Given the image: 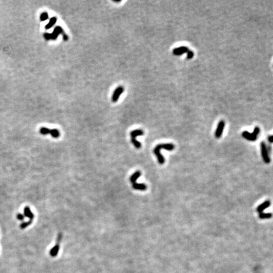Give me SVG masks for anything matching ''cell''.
Instances as JSON below:
<instances>
[{
	"mask_svg": "<svg viewBox=\"0 0 273 273\" xmlns=\"http://www.w3.org/2000/svg\"><path fill=\"white\" fill-rule=\"evenodd\" d=\"M144 134V131L142 130H134L131 131L130 132V136H131V142L134 144L135 147L136 149H140L142 146V144L141 143L139 142V141L136 140V136L139 135H143Z\"/></svg>",
	"mask_w": 273,
	"mask_h": 273,
	"instance_id": "6da1fadb",
	"label": "cell"
},
{
	"mask_svg": "<svg viewBox=\"0 0 273 273\" xmlns=\"http://www.w3.org/2000/svg\"><path fill=\"white\" fill-rule=\"evenodd\" d=\"M260 133V128L258 126H256L253 130V133L250 134L247 131H244L242 133V135L245 139L249 141H255L257 139V136Z\"/></svg>",
	"mask_w": 273,
	"mask_h": 273,
	"instance_id": "7a4b0ae2",
	"label": "cell"
},
{
	"mask_svg": "<svg viewBox=\"0 0 273 273\" xmlns=\"http://www.w3.org/2000/svg\"><path fill=\"white\" fill-rule=\"evenodd\" d=\"M40 134L42 135H46L48 134H51V136L53 138H58L59 135H60V133L58 130L57 129H52L50 130L49 128H46V127H42L40 128L39 130Z\"/></svg>",
	"mask_w": 273,
	"mask_h": 273,
	"instance_id": "3957f363",
	"label": "cell"
},
{
	"mask_svg": "<svg viewBox=\"0 0 273 273\" xmlns=\"http://www.w3.org/2000/svg\"><path fill=\"white\" fill-rule=\"evenodd\" d=\"M261 154L263 160L266 164H269L271 162L270 157L269 156V152H268L267 146L264 142H262L261 144Z\"/></svg>",
	"mask_w": 273,
	"mask_h": 273,
	"instance_id": "277c9868",
	"label": "cell"
},
{
	"mask_svg": "<svg viewBox=\"0 0 273 273\" xmlns=\"http://www.w3.org/2000/svg\"><path fill=\"white\" fill-rule=\"evenodd\" d=\"M224 126H225V122L223 120H221L218 123L216 132H215V136H216V139H219L222 135Z\"/></svg>",
	"mask_w": 273,
	"mask_h": 273,
	"instance_id": "5b68a950",
	"label": "cell"
},
{
	"mask_svg": "<svg viewBox=\"0 0 273 273\" xmlns=\"http://www.w3.org/2000/svg\"><path fill=\"white\" fill-rule=\"evenodd\" d=\"M124 92V87L122 86H119L114 91L113 96H112V101L113 102H116L118 101L119 97L121 94Z\"/></svg>",
	"mask_w": 273,
	"mask_h": 273,
	"instance_id": "8992f818",
	"label": "cell"
},
{
	"mask_svg": "<svg viewBox=\"0 0 273 273\" xmlns=\"http://www.w3.org/2000/svg\"><path fill=\"white\" fill-rule=\"evenodd\" d=\"M65 34V32H64V30L62 27L60 26H57L54 28L52 34H50V39L56 40L59 34Z\"/></svg>",
	"mask_w": 273,
	"mask_h": 273,
	"instance_id": "52a82bcc",
	"label": "cell"
},
{
	"mask_svg": "<svg viewBox=\"0 0 273 273\" xmlns=\"http://www.w3.org/2000/svg\"><path fill=\"white\" fill-rule=\"evenodd\" d=\"M190 49H189V48L186 47V46H181V47L176 48L175 49H173V53L174 55L175 56H180L181 54H183L186 53L189 51Z\"/></svg>",
	"mask_w": 273,
	"mask_h": 273,
	"instance_id": "ba28073f",
	"label": "cell"
},
{
	"mask_svg": "<svg viewBox=\"0 0 273 273\" xmlns=\"http://www.w3.org/2000/svg\"><path fill=\"white\" fill-rule=\"evenodd\" d=\"M271 205V201L270 200H266L264 202H263L262 204H261V205H259L257 208V211L258 213H263V211H264L265 209H266L267 208H269Z\"/></svg>",
	"mask_w": 273,
	"mask_h": 273,
	"instance_id": "9c48e42d",
	"label": "cell"
},
{
	"mask_svg": "<svg viewBox=\"0 0 273 273\" xmlns=\"http://www.w3.org/2000/svg\"><path fill=\"white\" fill-rule=\"evenodd\" d=\"M132 187L133 189H135V190H142L144 191L147 190V186L145 185L144 183H137L135 182L134 183H132Z\"/></svg>",
	"mask_w": 273,
	"mask_h": 273,
	"instance_id": "30bf717a",
	"label": "cell"
},
{
	"mask_svg": "<svg viewBox=\"0 0 273 273\" xmlns=\"http://www.w3.org/2000/svg\"><path fill=\"white\" fill-rule=\"evenodd\" d=\"M24 216L27 217V218H29L30 219V220H32V221L34 218V215L32 213L31 210H30L29 207H28V206L25 207V208H24Z\"/></svg>",
	"mask_w": 273,
	"mask_h": 273,
	"instance_id": "8fae6325",
	"label": "cell"
},
{
	"mask_svg": "<svg viewBox=\"0 0 273 273\" xmlns=\"http://www.w3.org/2000/svg\"><path fill=\"white\" fill-rule=\"evenodd\" d=\"M59 244H60L59 243H57L53 247V248L50 250V252H49V254H50L51 256L53 257H56L58 255V253L59 250Z\"/></svg>",
	"mask_w": 273,
	"mask_h": 273,
	"instance_id": "7c38bea8",
	"label": "cell"
},
{
	"mask_svg": "<svg viewBox=\"0 0 273 273\" xmlns=\"http://www.w3.org/2000/svg\"><path fill=\"white\" fill-rule=\"evenodd\" d=\"M141 175V172L140 171H136L135 172L134 174L132 175L130 178V181L131 183H134L136 182V180Z\"/></svg>",
	"mask_w": 273,
	"mask_h": 273,
	"instance_id": "4fadbf2b",
	"label": "cell"
},
{
	"mask_svg": "<svg viewBox=\"0 0 273 273\" xmlns=\"http://www.w3.org/2000/svg\"><path fill=\"white\" fill-rule=\"evenodd\" d=\"M57 17H52V18H51L50 20H49V23H48L47 25H46V26H45V29H46V30L50 29L51 27L53 26L54 24L57 23Z\"/></svg>",
	"mask_w": 273,
	"mask_h": 273,
	"instance_id": "5bb4252c",
	"label": "cell"
},
{
	"mask_svg": "<svg viewBox=\"0 0 273 273\" xmlns=\"http://www.w3.org/2000/svg\"><path fill=\"white\" fill-rule=\"evenodd\" d=\"M259 216L260 219H270V218H272V214L271 213H259Z\"/></svg>",
	"mask_w": 273,
	"mask_h": 273,
	"instance_id": "9a60e30c",
	"label": "cell"
},
{
	"mask_svg": "<svg viewBox=\"0 0 273 273\" xmlns=\"http://www.w3.org/2000/svg\"><path fill=\"white\" fill-rule=\"evenodd\" d=\"M49 18V15H48V13L47 12H43V13L40 15V20L41 22H44V21H46L47 19Z\"/></svg>",
	"mask_w": 273,
	"mask_h": 273,
	"instance_id": "2e32d148",
	"label": "cell"
},
{
	"mask_svg": "<svg viewBox=\"0 0 273 273\" xmlns=\"http://www.w3.org/2000/svg\"><path fill=\"white\" fill-rule=\"evenodd\" d=\"M32 220H30V221H27V222H24V223H22V224H20V227L21 229H25L27 227V226H30V224H32Z\"/></svg>",
	"mask_w": 273,
	"mask_h": 273,
	"instance_id": "e0dca14e",
	"label": "cell"
},
{
	"mask_svg": "<svg viewBox=\"0 0 273 273\" xmlns=\"http://www.w3.org/2000/svg\"><path fill=\"white\" fill-rule=\"evenodd\" d=\"M194 56V52L192 51V50H189V51L187 52V58L188 59H190L192 58H193Z\"/></svg>",
	"mask_w": 273,
	"mask_h": 273,
	"instance_id": "ac0fdd59",
	"label": "cell"
},
{
	"mask_svg": "<svg viewBox=\"0 0 273 273\" xmlns=\"http://www.w3.org/2000/svg\"><path fill=\"white\" fill-rule=\"evenodd\" d=\"M24 216L22 215V214H17V219L18 220H20V221H22V220L24 219Z\"/></svg>",
	"mask_w": 273,
	"mask_h": 273,
	"instance_id": "d6986e66",
	"label": "cell"
},
{
	"mask_svg": "<svg viewBox=\"0 0 273 273\" xmlns=\"http://www.w3.org/2000/svg\"><path fill=\"white\" fill-rule=\"evenodd\" d=\"M63 40L65 41H67L68 40V37L65 33L63 34Z\"/></svg>",
	"mask_w": 273,
	"mask_h": 273,
	"instance_id": "ffe728a7",
	"label": "cell"
},
{
	"mask_svg": "<svg viewBox=\"0 0 273 273\" xmlns=\"http://www.w3.org/2000/svg\"><path fill=\"white\" fill-rule=\"evenodd\" d=\"M268 140L270 143H273V135H270L268 137Z\"/></svg>",
	"mask_w": 273,
	"mask_h": 273,
	"instance_id": "44dd1931",
	"label": "cell"
},
{
	"mask_svg": "<svg viewBox=\"0 0 273 273\" xmlns=\"http://www.w3.org/2000/svg\"><path fill=\"white\" fill-rule=\"evenodd\" d=\"M113 1H114V2H116V3H120V1H116V0H113Z\"/></svg>",
	"mask_w": 273,
	"mask_h": 273,
	"instance_id": "7402d4cb",
	"label": "cell"
}]
</instances>
